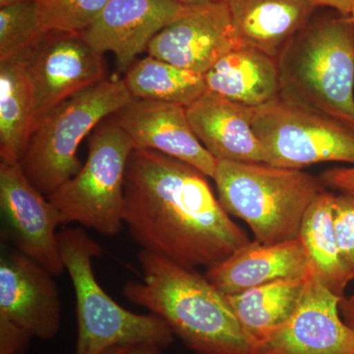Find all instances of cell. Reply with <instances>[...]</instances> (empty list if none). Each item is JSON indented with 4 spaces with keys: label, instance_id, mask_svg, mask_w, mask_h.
<instances>
[{
    "label": "cell",
    "instance_id": "7c38bea8",
    "mask_svg": "<svg viewBox=\"0 0 354 354\" xmlns=\"http://www.w3.org/2000/svg\"><path fill=\"white\" fill-rule=\"evenodd\" d=\"M342 298L309 271L297 310L261 344L260 354H354V333L339 312Z\"/></svg>",
    "mask_w": 354,
    "mask_h": 354
},
{
    "label": "cell",
    "instance_id": "d6a6232c",
    "mask_svg": "<svg viewBox=\"0 0 354 354\" xmlns=\"http://www.w3.org/2000/svg\"><path fill=\"white\" fill-rule=\"evenodd\" d=\"M37 0H0V8L13 4L24 3V2H36Z\"/></svg>",
    "mask_w": 354,
    "mask_h": 354
},
{
    "label": "cell",
    "instance_id": "5bb4252c",
    "mask_svg": "<svg viewBox=\"0 0 354 354\" xmlns=\"http://www.w3.org/2000/svg\"><path fill=\"white\" fill-rule=\"evenodd\" d=\"M111 118L135 149L157 151L196 167L209 178L215 176L216 160L193 131L185 106L134 99Z\"/></svg>",
    "mask_w": 354,
    "mask_h": 354
},
{
    "label": "cell",
    "instance_id": "ac0fdd59",
    "mask_svg": "<svg viewBox=\"0 0 354 354\" xmlns=\"http://www.w3.org/2000/svg\"><path fill=\"white\" fill-rule=\"evenodd\" d=\"M242 43L278 58L318 6L310 0H225Z\"/></svg>",
    "mask_w": 354,
    "mask_h": 354
},
{
    "label": "cell",
    "instance_id": "9c48e42d",
    "mask_svg": "<svg viewBox=\"0 0 354 354\" xmlns=\"http://www.w3.org/2000/svg\"><path fill=\"white\" fill-rule=\"evenodd\" d=\"M21 59L34 90L38 121L72 95L109 79L104 53L80 32H46Z\"/></svg>",
    "mask_w": 354,
    "mask_h": 354
},
{
    "label": "cell",
    "instance_id": "83f0119b",
    "mask_svg": "<svg viewBox=\"0 0 354 354\" xmlns=\"http://www.w3.org/2000/svg\"><path fill=\"white\" fill-rule=\"evenodd\" d=\"M322 181L333 189L354 194V165L328 169L323 174Z\"/></svg>",
    "mask_w": 354,
    "mask_h": 354
},
{
    "label": "cell",
    "instance_id": "3957f363",
    "mask_svg": "<svg viewBox=\"0 0 354 354\" xmlns=\"http://www.w3.org/2000/svg\"><path fill=\"white\" fill-rule=\"evenodd\" d=\"M285 101L354 129V21L318 7L278 58Z\"/></svg>",
    "mask_w": 354,
    "mask_h": 354
},
{
    "label": "cell",
    "instance_id": "5b68a950",
    "mask_svg": "<svg viewBox=\"0 0 354 354\" xmlns=\"http://www.w3.org/2000/svg\"><path fill=\"white\" fill-rule=\"evenodd\" d=\"M57 239L75 292V354H99L120 344H150L162 349L171 346L174 332L160 317L133 313L102 290L93 270V259L102 255V249L84 228H65Z\"/></svg>",
    "mask_w": 354,
    "mask_h": 354
},
{
    "label": "cell",
    "instance_id": "603a6c76",
    "mask_svg": "<svg viewBox=\"0 0 354 354\" xmlns=\"http://www.w3.org/2000/svg\"><path fill=\"white\" fill-rule=\"evenodd\" d=\"M123 80L133 99L172 102L185 108L208 92L204 74L149 55L135 60Z\"/></svg>",
    "mask_w": 354,
    "mask_h": 354
},
{
    "label": "cell",
    "instance_id": "8992f818",
    "mask_svg": "<svg viewBox=\"0 0 354 354\" xmlns=\"http://www.w3.org/2000/svg\"><path fill=\"white\" fill-rule=\"evenodd\" d=\"M133 100L123 79H106L41 116L20 160L30 183L48 197L75 176L83 167L81 142Z\"/></svg>",
    "mask_w": 354,
    "mask_h": 354
},
{
    "label": "cell",
    "instance_id": "d6986e66",
    "mask_svg": "<svg viewBox=\"0 0 354 354\" xmlns=\"http://www.w3.org/2000/svg\"><path fill=\"white\" fill-rule=\"evenodd\" d=\"M204 78L209 92L249 108L279 97L278 60L245 44L221 57Z\"/></svg>",
    "mask_w": 354,
    "mask_h": 354
},
{
    "label": "cell",
    "instance_id": "4316f807",
    "mask_svg": "<svg viewBox=\"0 0 354 354\" xmlns=\"http://www.w3.org/2000/svg\"><path fill=\"white\" fill-rule=\"evenodd\" d=\"M31 339L24 330L0 317V354H23Z\"/></svg>",
    "mask_w": 354,
    "mask_h": 354
},
{
    "label": "cell",
    "instance_id": "52a82bcc",
    "mask_svg": "<svg viewBox=\"0 0 354 354\" xmlns=\"http://www.w3.org/2000/svg\"><path fill=\"white\" fill-rule=\"evenodd\" d=\"M134 144L111 116L100 123L88 141L80 171L48 196L60 225L77 223L106 236L124 225V183Z\"/></svg>",
    "mask_w": 354,
    "mask_h": 354
},
{
    "label": "cell",
    "instance_id": "f546056e",
    "mask_svg": "<svg viewBox=\"0 0 354 354\" xmlns=\"http://www.w3.org/2000/svg\"><path fill=\"white\" fill-rule=\"evenodd\" d=\"M339 312H341L344 323L354 333V290L351 295L342 298L341 302H339Z\"/></svg>",
    "mask_w": 354,
    "mask_h": 354
},
{
    "label": "cell",
    "instance_id": "44dd1931",
    "mask_svg": "<svg viewBox=\"0 0 354 354\" xmlns=\"http://www.w3.org/2000/svg\"><path fill=\"white\" fill-rule=\"evenodd\" d=\"M307 276L278 279L239 295H227L242 328L258 348L295 313Z\"/></svg>",
    "mask_w": 354,
    "mask_h": 354
},
{
    "label": "cell",
    "instance_id": "8fae6325",
    "mask_svg": "<svg viewBox=\"0 0 354 354\" xmlns=\"http://www.w3.org/2000/svg\"><path fill=\"white\" fill-rule=\"evenodd\" d=\"M242 44L225 1L186 7L177 19L153 37L147 53L181 68L205 74Z\"/></svg>",
    "mask_w": 354,
    "mask_h": 354
},
{
    "label": "cell",
    "instance_id": "9a60e30c",
    "mask_svg": "<svg viewBox=\"0 0 354 354\" xmlns=\"http://www.w3.org/2000/svg\"><path fill=\"white\" fill-rule=\"evenodd\" d=\"M174 0H111L81 36L100 53H113L121 72L147 51L156 35L185 11Z\"/></svg>",
    "mask_w": 354,
    "mask_h": 354
},
{
    "label": "cell",
    "instance_id": "cb8c5ba5",
    "mask_svg": "<svg viewBox=\"0 0 354 354\" xmlns=\"http://www.w3.org/2000/svg\"><path fill=\"white\" fill-rule=\"evenodd\" d=\"M36 2L0 8V62L21 59L44 35Z\"/></svg>",
    "mask_w": 354,
    "mask_h": 354
},
{
    "label": "cell",
    "instance_id": "836d02e7",
    "mask_svg": "<svg viewBox=\"0 0 354 354\" xmlns=\"http://www.w3.org/2000/svg\"><path fill=\"white\" fill-rule=\"evenodd\" d=\"M351 18H353V20L354 21V6H353V10H351Z\"/></svg>",
    "mask_w": 354,
    "mask_h": 354
},
{
    "label": "cell",
    "instance_id": "e0dca14e",
    "mask_svg": "<svg viewBox=\"0 0 354 354\" xmlns=\"http://www.w3.org/2000/svg\"><path fill=\"white\" fill-rule=\"evenodd\" d=\"M309 272L308 260L300 239L277 244L250 241L207 269L206 278L225 295L244 291Z\"/></svg>",
    "mask_w": 354,
    "mask_h": 354
},
{
    "label": "cell",
    "instance_id": "4fadbf2b",
    "mask_svg": "<svg viewBox=\"0 0 354 354\" xmlns=\"http://www.w3.org/2000/svg\"><path fill=\"white\" fill-rule=\"evenodd\" d=\"M55 276L22 253L0 261V317L32 337L48 341L58 334L62 301Z\"/></svg>",
    "mask_w": 354,
    "mask_h": 354
},
{
    "label": "cell",
    "instance_id": "4dcf8cb0",
    "mask_svg": "<svg viewBox=\"0 0 354 354\" xmlns=\"http://www.w3.org/2000/svg\"><path fill=\"white\" fill-rule=\"evenodd\" d=\"M316 6L335 9L344 14H351L354 6V0H310Z\"/></svg>",
    "mask_w": 354,
    "mask_h": 354
},
{
    "label": "cell",
    "instance_id": "d4e9b609",
    "mask_svg": "<svg viewBox=\"0 0 354 354\" xmlns=\"http://www.w3.org/2000/svg\"><path fill=\"white\" fill-rule=\"evenodd\" d=\"M111 0H37L44 32H81L92 24Z\"/></svg>",
    "mask_w": 354,
    "mask_h": 354
},
{
    "label": "cell",
    "instance_id": "484cf974",
    "mask_svg": "<svg viewBox=\"0 0 354 354\" xmlns=\"http://www.w3.org/2000/svg\"><path fill=\"white\" fill-rule=\"evenodd\" d=\"M333 221L342 262L354 279V194L335 195Z\"/></svg>",
    "mask_w": 354,
    "mask_h": 354
},
{
    "label": "cell",
    "instance_id": "1f68e13d",
    "mask_svg": "<svg viewBox=\"0 0 354 354\" xmlns=\"http://www.w3.org/2000/svg\"><path fill=\"white\" fill-rule=\"evenodd\" d=\"M174 1L184 7H199L220 3V2H225V0H174Z\"/></svg>",
    "mask_w": 354,
    "mask_h": 354
},
{
    "label": "cell",
    "instance_id": "277c9868",
    "mask_svg": "<svg viewBox=\"0 0 354 354\" xmlns=\"http://www.w3.org/2000/svg\"><path fill=\"white\" fill-rule=\"evenodd\" d=\"M213 180L221 207L245 221L262 244L297 239L310 204L326 190L301 169L234 160H216Z\"/></svg>",
    "mask_w": 354,
    "mask_h": 354
},
{
    "label": "cell",
    "instance_id": "7a4b0ae2",
    "mask_svg": "<svg viewBox=\"0 0 354 354\" xmlns=\"http://www.w3.org/2000/svg\"><path fill=\"white\" fill-rule=\"evenodd\" d=\"M143 278L123 288L132 304L148 309L197 354H260L227 297L195 270L142 249Z\"/></svg>",
    "mask_w": 354,
    "mask_h": 354
},
{
    "label": "cell",
    "instance_id": "30bf717a",
    "mask_svg": "<svg viewBox=\"0 0 354 354\" xmlns=\"http://www.w3.org/2000/svg\"><path fill=\"white\" fill-rule=\"evenodd\" d=\"M0 208L18 251L55 277L65 271L57 209L25 176L20 162H0Z\"/></svg>",
    "mask_w": 354,
    "mask_h": 354
},
{
    "label": "cell",
    "instance_id": "ba28073f",
    "mask_svg": "<svg viewBox=\"0 0 354 354\" xmlns=\"http://www.w3.org/2000/svg\"><path fill=\"white\" fill-rule=\"evenodd\" d=\"M252 127L268 165L301 169L324 162L354 165V129L278 97L252 108Z\"/></svg>",
    "mask_w": 354,
    "mask_h": 354
},
{
    "label": "cell",
    "instance_id": "2e32d148",
    "mask_svg": "<svg viewBox=\"0 0 354 354\" xmlns=\"http://www.w3.org/2000/svg\"><path fill=\"white\" fill-rule=\"evenodd\" d=\"M186 113L197 138L216 160L268 165L253 130L252 108L208 91Z\"/></svg>",
    "mask_w": 354,
    "mask_h": 354
},
{
    "label": "cell",
    "instance_id": "6da1fadb",
    "mask_svg": "<svg viewBox=\"0 0 354 354\" xmlns=\"http://www.w3.org/2000/svg\"><path fill=\"white\" fill-rule=\"evenodd\" d=\"M124 225L144 250L191 270L208 269L250 242L208 176L153 150L134 149L128 160Z\"/></svg>",
    "mask_w": 354,
    "mask_h": 354
},
{
    "label": "cell",
    "instance_id": "7402d4cb",
    "mask_svg": "<svg viewBox=\"0 0 354 354\" xmlns=\"http://www.w3.org/2000/svg\"><path fill=\"white\" fill-rule=\"evenodd\" d=\"M335 194L323 191L310 204L302 220L298 239L308 260L309 271L337 297H344L349 281L342 262L333 221Z\"/></svg>",
    "mask_w": 354,
    "mask_h": 354
},
{
    "label": "cell",
    "instance_id": "f1b7e54d",
    "mask_svg": "<svg viewBox=\"0 0 354 354\" xmlns=\"http://www.w3.org/2000/svg\"><path fill=\"white\" fill-rule=\"evenodd\" d=\"M162 351L155 344H132L111 346L99 354H164Z\"/></svg>",
    "mask_w": 354,
    "mask_h": 354
},
{
    "label": "cell",
    "instance_id": "ffe728a7",
    "mask_svg": "<svg viewBox=\"0 0 354 354\" xmlns=\"http://www.w3.org/2000/svg\"><path fill=\"white\" fill-rule=\"evenodd\" d=\"M38 123L24 60L0 62V160L20 162Z\"/></svg>",
    "mask_w": 354,
    "mask_h": 354
}]
</instances>
